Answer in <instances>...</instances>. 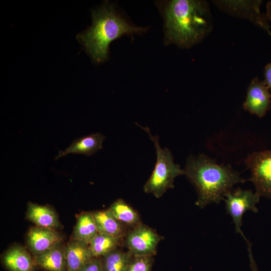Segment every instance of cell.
Returning <instances> with one entry per match:
<instances>
[{"label":"cell","instance_id":"6da1fadb","mask_svg":"<svg viewBox=\"0 0 271 271\" xmlns=\"http://www.w3.org/2000/svg\"><path fill=\"white\" fill-rule=\"evenodd\" d=\"M164 19V43L188 49L201 42L212 31L208 3L200 0L158 2Z\"/></svg>","mask_w":271,"mask_h":271},{"label":"cell","instance_id":"7a4b0ae2","mask_svg":"<svg viewBox=\"0 0 271 271\" xmlns=\"http://www.w3.org/2000/svg\"><path fill=\"white\" fill-rule=\"evenodd\" d=\"M92 24L77 35L87 53L95 63H101L108 58L109 44L124 35L146 33L148 27L135 25L129 21L114 5L106 1L91 12Z\"/></svg>","mask_w":271,"mask_h":271},{"label":"cell","instance_id":"3957f363","mask_svg":"<svg viewBox=\"0 0 271 271\" xmlns=\"http://www.w3.org/2000/svg\"><path fill=\"white\" fill-rule=\"evenodd\" d=\"M184 172L196 188L195 204L200 208L212 203L218 204L234 185L245 182L230 165L219 164L205 155L190 156Z\"/></svg>","mask_w":271,"mask_h":271},{"label":"cell","instance_id":"277c9868","mask_svg":"<svg viewBox=\"0 0 271 271\" xmlns=\"http://www.w3.org/2000/svg\"><path fill=\"white\" fill-rule=\"evenodd\" d=\"M138 125L149 134L154 144L157 155L154 169L144 185V190L145 193H151L159 198L168 189L174 187V179L178 176L185 175L184 170L174 162L173 156L168 149L161 148L158 136H153L148 127Z\"/></svg>","mask_w":271,"mask_h":271},{"label":"cell","instance_id":"5b68a950","mask_svg":"<svg viewBox=\"0 0 271 271\" xmlns=\"http://www.w3.org/2000/svg\"><path fill=\"white\" fill-rule=\"evenodd\" d=\"M251 172L250 180L259 197L271 198V151L255 152L245 161Z\"/></svg>","mask_w":271,"mask_h":271},{"label":"cell","instance_id":"8992f818","mask_svg":"<svg viewBox=\"0 0 271 271\" xmlns=\"http://www.w3.org/2000/svg\"><path fill=\"white\" fill-rule=\"evenodd\" d=\"M225 197L226 210L232 219L235 231L241 234L246 241L247 239L241 230L242 217L248 210L257 212L256 205L259 202L260 197L251 190L238 188L229 191Z\"/></svg>","mask_w":271,"mask_h":271},{"label":"cell","instance_id":"52a82bcc","mask_svg":"<svg viewBox=\"0 0 271 271\" xmlns=\"http://www.w3.org/2000/svg\"><path fill=\"white\" fill-rule=\"evenodd\" d=\"M262 1H213L221 10L232 16L247 19L271 36L269 21L265 14L260 12Z\"/></svg>","mask_w":271,"mask_h":271},{"label":"cell","instance_id":"ba28073f","mask_svg":"<svg viewBox=\"0 0 271 271\" xmlns=\"http://www.w3.org/2000/svg\"><path fill=\"white\" fill-rule=\"evenodd\" d=\"M161 239L154 230L141 223L127 233L126 243L133 256H152Z\"/></svg>","mask_w":271,"mask_h":271},{"label":"cell","instance_id":"9c48e42d","mask_svg":"<svg viewBox=\"0 0 271 271\" xmlns=\"http://www.w3.org/2000/svg\"><path fill=\"white\" fill-rule=\"evenodd\" d=\"M271 92L263 81L254 78L248 85L244 109L259 117L265 115L270 107Z\"/></svg>","mask_w":271,"mask_h":271},{"label":"cell","instance_id":"30bf717a","mask_svg":"<svg viewBox=\"0 0 271 271\" xmlns=\"http://www.w3.org/2000/svg\"><path fill=\"white\" fill-rule=\"evenodd\" d=\"M27 246L35 256L62 244L63 236L55 229L31 227L26 235Z\"/></svg>","mask_w":271,"mask_h":271},{"label":"cell","instance_id":"8fae6325","mask_svg":"<svg viewBox=\"0 0 271 271\" xmlns=\"http://www.w3.org/2000/svg\"><path fill=\"white\" fill-rule=\"evenodd\" d=\"M66 271H78L94 258L89 244L71 238L64 246Z\"/></svg>","mask_w":271,"mask_h":271},{"label":"cell","instance_id":"7c38bea8","mask_svg":"<svg viewBox=\"0 0 271 271\" xmlns=\"http://www.w3.org/2000/svg\"><path fill=\"white\" fill-rule=\"evenodd\" d=\"M2 262L9 271H35L36 265L28 251L20 244H14L2 255Z\"/></svg>","mask_w":271,"mask_h":271},{"label":"cell","instance_id":"4fadbf2b","mask_svg":"<svg viewBox=\"0 0 271 271\" xmlns=\"http://www.w3.org/2000/svg\"><path fill=\"white\" fill-rule=\"evenodd\" d=\"M26 218L38 227L56 230L61 225L57 213L48 205L29 202L27 205Z\"/></svg>","mask_w":271,"mask_h":271},{"label":"cell","instance_id":"5bb4252c","mask_svg":"<svg viewBox=\"0 0 271 271\" xmlns=\"http://www.w3.org/2000/svg\"><path fill=\"white\" fill-rule=\"evenodd\" d=\"M104 139L105 137L99 132L77 139L65 150L60 151L55 159H58L71 153L91 156L102 149Z\"/></svg>","mask_w":271,"mask_h":271},{"label":"cell","instance_id":"9a60e30c","mask_svg":"<svg viewBox=\"0 0 271 271\" xmlns=\"http://www.w3.org/2000/svg\"><path fill=\"white\" fill-rule=\"evenodd\" d=\"M36 266L47 271H66V264L62 244L42 253L33 256Z\"/></svg>","mask_w":271,"mask_h":271},{"label":"cell","instance_id":"2e32d148","mask_svg":"<svg viewBox=\"0 0 271 271\" xmlns=\"http://www.w3.org/2000/svg\"><path fill=\"white\" fill-rule=\"evenodd\" d=\"M98 233L121 237L124 235V225L107 209L92 212Z\"/></svg>","mask_w":271,"mask_h":271},{"label":"cell","instance_id":"e0dca14e","mask_svg":"<svg viewBox=\"0 0 271 271\" xmlns=\"http://www.w3.org/2000/svg\"><path fill=\"white\" fill-rule=\"evenodd\" d=\"M98 233L92 213L82 212L77 216L71 238L89 244Z\"/></svg>","mask_w":271,"mask_h":271},{"label":"cell","instance_id":"ac0fdd59","mask_svg":"<svg viewBox=\"0 0 271 271\" xmlns=\"http://www.w3.org/2000/svg\"><path fill=\"white\" fill-rule=\"evenodd\" d=\"M108 210L124 225L134 227L141 223L138 213L122 199L114 201Z\"/></svg>","mask_w":271,"mask_h":271},{"label":"cell","instance_id":"d6986e66","mask_svg":"<svg viewBox=\"0 0 271 271\" xmlns=\"http://www.w3.org/2000/svg\"><path fill=\"white\" fill-rule=\"evenodd\" d=\"M121 240V237L98 233L89 244V247L94 257H101L117 249Z\"/></svg>","mask_w":271,"mask_h":271},{"label":"cell","instance_id":"ffe728a7","mask_svg":"<svg viewBox=\"0 0 271 271\" xmlns=\"http://www.w3.org/2000/svg\"><path fill=\"white\" fill-rule=\"evenodd\" d=\"M132 257L129 251L114 250L101 257L103 271H125Z\"/></svg>","mask_w":271,"mask_h":271},{"label":"cell","instance_id":"44dd1931","mask_svg":"<svg viewBox=\"0 0 271 271\" xmlns=\"http://www.w3.org/2000/svg\"><path fill=\"white\" fill-rule=\"evenodd\" d=\"M152 256H133L125 271H151Z\"/></svg>","mask_w":271,"mask_h":271},{"label":"cell","instance_id":"7402d4cb","mask_svg":"<svg viewBox=\"0 0 271 271\" xmlns=\"http://www.w3.org/2000/svg\"><path fill=\"white\" fill-rule=\"evenodd\" d=\"M78 271H103L101 257H94Z\"/></svg>","mask_w":271,"mask_h":271},{"label":"cell","instance_id":"603a6c76","mask_svg":"<svg viewBox=\"0 0 271 271\" xmlns=\"http://www.w3.org/2000/svg\"><path fill=\"white\" fill-rule=\"evenodd\" d=\"M263 81L271 92V62L267 64L264 69Z\"/></svg>","mask_w":271,"mask_h":271},{"label":"cell","instance_id":"cb8c5ba5","mask_svg":"<svg viewBox=\"0 0 271 271\" xmlns=\"http://www.w3.org/2000/svg\"><path fill=\"white\" fill-rule=\"evenodd\" d=\"M246 242L247 244V250H248L249 259L250 261L249 266H250V269L251 271H258L257 266L253 258L252 250H251V246H252L251 243H250V242L248 240H247Z\"/></svg>","mask_w":271,"mask_h":271},{"label":"cell","instance_id":"d4e9b609","mask_svg":"<svg viewBox=\"0 0 271 271\" xmlns=\"http://www.w3.org/2000/svg\"><path fill=\"white\" fill-rule=\"evenodd\" d=\"M266 16L268 21L271 22V1L268 2L266 4Z\"/></svg>","mask_w":271,"mask_h":271}]
</instances>
